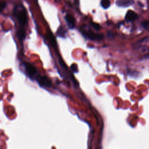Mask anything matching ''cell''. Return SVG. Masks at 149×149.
Masks as SVG:
<instances>
[{
	"label": "cell",
	"mask_w": 149,
	"mask_h": 149,
	"mask_svg": "<svg viewBox=\"0 0 149 149\" xmlns=\"http://www.w3.org/2000/svg\"><path fill=\"white\" fill-rule=\"evenodd\" d=\"M36 79L38 84L41 86L49 87L51 86V80L46 76L38 75L36 77Z\"/></svg>",
	"instance_id": "cell-3"
},
{
	"label": "cell",
	"mask_w": 149,
	"mask_h": 149,
	"mask_svg": "<svg viewBox=\"0 0 149 149\" xmlns=\"http://www.w3.org/2000/svg\"><path fill=\"white\" fill-rule=\"evenodd\" d=\"M6 2L5 1H1V4H0V8H1V12L6 7Z\"/></svg>",
	"instance_id": "cell-15"
},
{
	"label": "cell",
	"mask_w": 149,
	"mask_h": 149,
	"mask_svg": "<svg viewBox=\"0 0 149 149\" xmlns=\"http://www.w3.org/2000/svg\"><path fill=\"white\" fill-rule=\"evenodd\" d=\"M48 37H49V39L50 40L51 43V44L52 45V46H53V47H55V46L56 45V42L55 37H54V36H53V34H52V33H51V32L49 33Z\"/></svg>",
	"instance_id": "cell-11"
},
{
	"label": "cell",
	"mask_w": 149,
	"mask_h": 149,
	"mask_svg": "<svg viewBox=\"0 0 149 149\" xmlns=\"http://www.w3.org/2000/svg\"><path fill=\"white\" fill-rule=\"evenodd\" d=\"M141 26L146 30H149V20H144L141 22Z\"/></svg>",
	"instance_id": "cell-12"
},
{
	"label": "cell",
	"mask_w": 149,
	"mask_h": 149,
	"mask_svg": "<svg viewBox=\"0 0 149 149\" xmlns=\"http://www.w3.org/2000/svg\"><path fill=\"white\" fill-rule=\"evenodd\" d=\"M138 18V15L134 11L129 10L125 15V20L128 22H133Z\"/></svg>",
	"instance_id": "cell-6"
},
{
	"label": "cell",
	"mask_w": 149,
	"mask_h": 149,
	"mask_svg": "<svg viewBox=\"0 0 149 149\" xmlns=\"http://www.w3.org/2000/svg\"><path fill=\"white\" fill-rule=\"evenodd\" d=\"M90 24H91V26L94 29H95L96 30H100L101 26H100V25L99 24L96 23H94V22H91Z\"/></svg>",
	"instance_id": "cell-13"
},
{
	"label": "cell",
	"mask_w": 149,
	"mask_h": 149,
	"mask_svg": "<svg viewBox=\"0 0 149 149\" xmlns=\"http://www.w3.org/2000/svg\"><path fill=\"white\" fill-rule=\"evenodd\" d=\"M101 5L104 9H107L110 6L111 2L109 0H101Z\"/></svg>",
	"instance_id": "cell-10"
},
{
	"label": "cell",
	"mask_w": 149,
	"mask_h": 149,
	"mask_svg": "<svg viewBox=\"0 0 149 149\" xmlns=\"http://www.w3.org/2000/svg\"><path fill=\"white\" fill-rule=\"evenodd\" d=\"M17 36L18 37V38L22 41L24 40L25 37H26V31L24 28H22L19 27L17 31Z\"/></svg>",
	"instance_id": "cell-8"
},
{
	"label": "cell",
	"mask_w": 149,
	"mask_h": 149,
	"mask_svg": "<svg viewBox=\"0 0 149 149\" xmlns=\"http://www.w3.org/2000/svg\"><path fill=\"white\" fill-rule=\"evenodd\" d=\"M80 31L83 36L93 41H100L103 39V34H95L93 31H92L89 28H85L84 26H82L80 28Z\"/></svg>",
	"instance_id": "cell-2"
},
{
	"label": "cell",
	"mask_w": 149,
	"mask_h": 149,
	"mask_svg": "<svg viewBox=\"0 0 149 149\" xmlns=\"http://www.w3.org/2000/svg\"><path fill=\"white\" fill-rule=\"evenodd\" d=\"M134 3V0H116V4L118 6L127 7Z\"/></svg>",
	"instance_id": "cell-7"
},
{
	"label": "cell",
	"mask_w": 149,
	"mask_h": 149,
	"mask_svg": "<svg viewBox=\"0 0 149 149\" xmlns=\"http://www.w3.org/2000/svg\"><path fill=\"white\" fill-rule=\"evenodd\" d=\"M70 69H71L72 71L74 73L78 72V68H77V66L76 64H72L70 66Z\"/></svg>",
	"instance_id": "cell-14"
},
{
	"label": "cell",
	"mask_w": 149,
	"mask_h": 149,
	"mask_svg": "<svg viewBox=\"0 0 149 149\" xmlns=\"http://www.w3.org/2000/svg\"><path fill=\"white\" fill-rule=\"evenodd\" d=\"M67 26L69 29H73L75 27V20L72 15L70 14L66 15L65 17Z\"/></svg>",
	"instance_id": "cell-5"
},
{
	"label": "cell",
	"mask_w": 149,
	"mask_h": 149,
	"mask_svg": "<svg viewBox=\"0 0 149 149\" xmlns=\"http://www.w3.org/2000/svg\"><path fill=\"white\" fill-rule=\"evenodd\" d=\"M66 29L62 27V26H59V28L58 29V30L56 31V34L59 37H62V38H64L66 36Z\"/></svg>",
	"instance_id": "cell-9"
},
{
	"label": "cell",
	"mask_w": 149,
	"mask_h": 149,
	"mask_svg": "<svg viewBox=\"0 0 149 149\" xmlns=\"http://www.w3.org/2000/svg\"><path fill=\"white\" fill-rule=\"evenodd\" d=\"M23 65L25 68L26 71L28 76L30 78H32L34 75H36L37 71L36 68L33 65H32L30 63H27V62H24Z\"/></svg>",
	"instance_id": "cell-4"
},
{
	"label": "cell",
	"mask_w": 149,
	"mask_h": 149,
	"mask_svg": "<svg viewBox=\"0 0 149 149\" xmlns=\"http://www.w3.org/2000/svg\"><path fill=\"white\" fill-rule=\"evenodd\" d=\"M13 15L19 24V27L24 28L27 23V13L25 7L22 4H18L14 7Z\"/></svg>",
	"instance_id": "cell-1"
}]
</instances>
